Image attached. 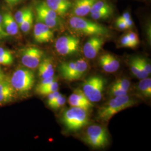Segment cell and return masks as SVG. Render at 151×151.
Listing matches in <instances>:
<instances>
[{
  "label": "cell",
  "mask_w": 151,
  "mask_h": 151,
  "mask_svg": "<svg viewBox=\"0 0 151 151\" xmlns=\"http://www.w3.org/2000/svg\"><path fill=\"white\" fill-rule=\"evenodd\" d=\"M37 20L47 25L50 29L57 27L60 25V20L58 15L49 8L45 2H42L35 6Z\"/></svg>",
  "instance_id": "cell-8"
},
{
  "label": "cell",
  "mask_w": 151,
  "mask_h": 151,
  "mask_svg": "<svg viewBox=\"0 0 151 151\" xmlns=\"http://www.w3.org/2000/svg\"><path fill=\"white\" fill-rule=\"evenodd\" d=\"M116 24L117 27H118L119 29H120V30H125V29H128V27L126 25V24H125V22L124 20H121L119 18L117 19V20L116 22Z\"/></svg>",
  "instance_id": "cell-37"
},
{
  "label": "cell",
  "mask_w": 151,
  "mask_h": 151,
  "mask_svg": "<svg viewBox=\"0 0 151 151\" xmlns=\"http://www.w3.org/2000/svg\"><path fill=\"white\" fill-rule=\"evenodd\" d=\"M38 67V75L40 78L44 79L54 76V67L50 59L45 58L42 60Z\"/></svg>",
  "instance_id": "cell-19"
},
{
  "label": "cell",
  "mask_w": 151,
  "mask_h": 151,
  "mask_svg": "<svg viewBox=\"0 0 151 151\" xmlns=\"http://www.w3.org/2000/svg\"><path fill=\"white\" fill-rule=\"evenodd\" d=\"M54 37L53 32L47 25L38 22L34 27V38L36 42L45 43L51 41Z\"/></svg>",
  "instance_id": "cell-13"
},
{
  "label": "cell",
  "mask_w": 151,
  "mask_h": 151,
  "mask_svg": "<svg viewBox=\"0 0 151 151\" xmlns=\"http://www.w3.org/2000/svg\"><path fill=\"white\" fill-rule=\"evenodd\" d=\"M69 23L70 27L76 32L85 35L104 36L109 32L105 27L82 17L73 16L70 18Z\"/></svg>",
  "instance_id": "cell-4"
},
{
  "label": "cell",
  "mask_w": 151,
  "mask_h": 151,
  "mask_svg": "<svg viewBox=\"0 0 151 151\" xmlns=\"http://www.w3.org/2000/svg\"><path fill=\"white\" fill-rule=\"evenodd\" d=\"M120 43L122 47L127 48H132V45L127 34L124 35L120 39Z\"/></svg>",
  "instance_id": "cell-36"
},
{
  "label": "cell",
  "mask_w": 151,
  "mask_h": 151,
  "mask_svg": "<svg viewBox=\"0 0 151 151\" xmlns=\"http://www.w3.org/2000/svg\"><path fill=\"white\" fill-rule=\"evenodd\" d=\"M3 78H4V77H0V80H2V79H3Z\"/></svg>",
  "instance_id": "cell-42"
},
{
  "label": "cell",
  "mask_w": 151,
  "mask_h": 151,
  "mask_svg": "<svg viewBox=\"0 0 151 151\" xmlns=\"http://www.w3.org/2000/svg\"><path fill=\"white\" fill-rule=\"evenodd\" d=\"M113 10H107L103 11H97L95 12L91 13V16L94 20H101L108 19L112 14Z\"/></svg>",
  "instance_id": "cell-28"
},
{
  "label": "cell",
  "mask_w": 151,
  "mask_h": 151,
  "mask_svg": "<svg viewBox=\"0 0 151 151\" xmlns=\"http://www.w3.org/2000/svg\"><path fill=\"white\" fill-rule=\"evenodd\" d=\"M130 86V81L125 78H120L115 81L110 87H115V88H118L126 91H129V87Z\"/></svg>",
  "instance_id": "cell-26"
},
{
  "label": "cell",
  "mask_w": 151,
  "mask_h": 151,
  "mask_svg": "<svg viewBox=\"0 0 151 151\" xmlns=\"http://www.w3.org/2000/svg\"><path fill=\"white\" fill-rule=\"evenodd\" d=\"M88 111L83 109L71 106L62 114L60 120L68 132H75L89 124Z\"/></svg>",
  "instance_id": "cell-2"
},
{
  "label": "cell",
  "mask_w": 151,
  "mask_h": 151,
  "mask_svg": "<svg viewBox=\"0 0 151 151\" xmlns=\"http://www.w3.org/2000/svg\"><path fill=\"white\" fill-rule=\"evenodd\" d=\"M43 52L37 47H28L22 50L21 56L22 64L27 68L35 69L42 60Z\"/></svg>",
  "instance_id": "cell-10"
},
{
  "label": "cell",
  "mask_w": 151,
  "mask_h": 151,
  "mask_svg": "<svg viewBox=\"0 0 151 151\" xmlns=\"http://www.w3.org/2000/svg\"><path fill=\"white\" fill-rule=\"evenodd\" d=\"M57 52L62 55H68L77 52L80 47V40L72 35L62 36L55 42Z\"/></svg>",
  "instance_id": "cell-9"
},
{
  "label": "cell",
  "mask_w": 151,
  "mask_h": 151,
  "mask_svg": "<svg viewBox=\"0 0 151 151\" xmlns=\"http://www.w3.org/2000/svg\"><path fill=\"white\" fill-rule=\"evenodd\" d=\"M88 69L87 62L85 60H76L62 63L59 67L60 75L67 81H73L81 78Z\"/></svg>",
  "instance_id": "cell-6"
},
{
  "label": "cell",
  "mask_w": 151,
  "mask_h": 151,
  "mask_svg": "<svg viewBox=\"0 0 151 151\" xmlns=\"http://www.w3.org/2000/svg\"><path fill=\"white\" fill-rule=\"evenodd\" d=\"M55 81V78L54 77V76L42 79L41 81L39 82V83L36 87L35 91H37L38 90H41L42 88H44L48 86L50 83H52L53 82Z\"/></svg>",
  "instance_id": "cell-29"
},
{
  "label": "cell",
  "mask_w": 151,
  "mask_h": 151,
  "mask_svg": "<svg viewBox=\"0 0 151 151\" xmlns=\"http://www.w3.org/2000/svg\"><path fill=\"white\" fill-rule=\"evenodd\" d=\"M104 44V39L99 36H92L85 44L83 48L84 55L88 59L95 58Z\"/></svg>",
  "instance_id": "cell-11"
},
{
  "label": "cell",
  "mask_w": 151,
  "mask_h": 151,
  "mask_svg": "<svg viewBox=\"0 0 151 151\" xmlns=\"http://www.w3.org/2000/svg\"><path fill=\"white\" fill-rule=\"evenodd\" d=\"M120 19L121 20H128V19H131V16L130 15L129 12H124V14L119 17Z\"/></svg>",
  "instance_id": "cell-39"
},
{
  "label": "cell",
  "mask_w": 151,
  "mask_h": 151,
  "mask_svg": "<svg viewBox=\"0 0 151 151\" xmlns=\"http://www.w3.org/2000/svg\"><path fill=\"white\" fill-rule=\"evenodd\" d=\"M30 10L32 9L29 7H24L21 10L16 12L14 15V19L19 25L24 20V19L27 16L29 12L30 11Z\"/></svg>",
  "instance_id": "cell-27"
},
{
  "label": "cell",
  "mask_w": 151,
  "mask_h": 151,
  "mask_svg": "<svg viewBox=\"0 0 151 151\" xmlns=\"http://www.w3.org/2000/svg\"><path fill=\"white\" fill-rule=\"evenodd\" d=\"M135 58L139 62V63L142 66V67L144 68V70L147 73V74L148 75H150L151 73V64L145 58L138 57H135Z\"/></svg>",
  "instance_id": "cell-31"
},
{
  "label": "cell",
  "mask_w": 151,
  "mask_h": 151,
  "mask_svg": "<svg viewBox=\"0 0 151 151\" xmlns=\"http://www.w3.org/2000/svg\"><path fill=\"white\" fill-rule=\"evenodd\" d=\"M138 90L140 94L145 97L151 96V78L146 77L141 79L138 84Z\"/></svg>",
  "instance_id": "cell-21"
},
{
  "label": "cell",
  "mask_w": 151,
  "mask_h": 151,
  "mask_svg": "<svg viewBox=\"0 0 151 151\" xmlns=\"http://www.w3.org/2000/svg\"><path fill=\"white\" fill-rule=\"evenodd\" d=\"M0 77H4L2 73V72H1V68H0Z\"/></svg>",
  "instance_id": "cell-41"
},
{
  "label": "cell",
  "mask_w": 151,
  "mask_h": 151,
  "mask_svg": "<svg viewBox=\"0 0 151 151\" xmlns=\"http://www.w3.org/2000/svg\"><path fill=\"white\" fill-rule=\"evenodd\" d=\"M68 103L70 106L77 107L85 109L87 111L93 107V105L88 100L81 89L77 88L70 94L68 99Z\"/></svg>",
  "instance_id": "cell-12"
},
{
  "label": "cell",
  "mask_w": 151,
  "mask_h": 151,
  "mask_svg": "<svg viewBox=\"0 0 151 151\" xmlns=\"http://www.w3.org/2000/svg\"><path fill=\"white\" fill-rule=\"evenodd\" d=\"M82 139L94 149H103L109 144V135L108 130L104 126L93 124L85 130Z\"/></svg>",
  "instance_id": "cell-3"
},
{
  "label": "cell",
  "mask_w": 151,
  "mask_h": 151,
  "mask_svg": "<svg viewBox=\"0 0 151 151\" xmlns=\"http://www.w3.org/2000/svg\"><path fill=\"white\" fill-rule=\"evenodd\" d=\"M128 91H126L120 88H115L112 87H110V89L109 90V95L112 97L126 95L128 94Z\"/></svg>",
  "instance_id": "cell-30"
},
{
  "label": "cell",
  "mask_w": 151,
  "mask_h": 151,
  "mask_svg": "<svg viewBox=\"0 0 151 151\" xmlns=\"http://www.w3.org/2000/svg\"><path fill=\"white\" fill-rule=\"evenodd\" d=\"M62 95H63L61 94L60 92H58V91L49 93V95H47V96H48V100H47L48 105L49 106L50 104L54 103L55 100H57L59 97H60Z\"/></svg>",
  "instance_id": "cell-34"
},
{
  "label": "cell",
  "mask_w": 151,
  "mask_h": 151,
  "mask_svg": "<svg viewBox=\"0 0 151 151\" xmlns=\"http://www.w3.org/2000/svg\"><path fill=\"white\" fill-rule=\"evenodd\" d=\"M124 22H125L126 25H127V27H128V29L130 28V27H132V26L133 25V20L131 19L126 20H124Z\"/></svg>",
  "instance_id": "cell-40"
},
{
  "label": "cell",
  "mask_w": 151,
  "mask_h": 151,
  "mask_svg": "<svg viewBox=\"0 0 151 151\" xmlns=\"http://www.w3.org/2000/svg\"><path fill=\"white\" fill-rule=\"evenodd\" d=\"M127 35L129 39L132 48H135L139 43V40L137 34L135 32H130L127 34Z\"/></svg>",
  "instance_id": "cell-33"
},
{
  "label": "cell",
  "mask_w": 151,
  "mask_h": 151,
  "mask_svg": "<svg viewBox=\"0 0 151 151\" xmlns=\"http://www.w3.org/2000/svg\"><path fill=\"white\" fill-rule=\"evenodd\" d=\"M66 103V98L63 95L59 97L57 100H55L54 103L50 104L49 106L53 109H57L65 105Z\"/></svg>",
  "instance_id": "cell-32"
},
{
  "label": "cell",
  "mask_w": 151,
  "mask_h": 151,
  "mask_svg": "<svg viewBox=\"0 0 151 151\" xmlns=\"http://www.w3.org/2000/svg\"><path fill=\"white\" fill-rule=\"evenodd\" d=\"M136 101L127 95L112 97V99L100 107L97 119L101 122L108 123L114 116L119 112L135 105Z\"/></svg>",
  "instance_id": "cell-1"
},
{
  "label": "cell",
  "mask_w": 151,
  "mask_h": 151,
  "mask_svg": "<svg viewBox=\"0 0 151 151\" xmlns=\"http://www.w3.org/2000/svg\"><path fill=\"white\" fill-rule=\"evenodd\" d=\"M58 88H59L58 83H57V81H55L53 82L52 83H50L48 86L42 88L41 90H38L36 92L40 95L47 96L50 93L58 91Z\"/></svg>",
  "instance_id": "cell-24"
},
{
  "label": "cell",
  "mask_w": 151,
  "mask_h": 151,
  "mask_svg": "<svg viewBox=\"0 0 151 151\" xmlns=\"http://www.w3.org/2000/svg\"><path fill=\"white\" fill-rule=\"evenodd\" d=\"M2 23L6 32L9 36L15 35L19 32V25L10 12H5L2 15Z\"/></svg>",
  "instance_id": "cell-16"
},
{
  "label": "cell",
  "mask_w": 151,
  "mask_h": 151,
  "mask_svg": "<svg viewBox=\"0 0 151 151\" xmlns=\"http://www.w3.org/2000/svg\"><path fill=\"white\" fill-rule=\"evenodd\" d=\"M106 81L100 76H92L87 78L82 84V91L91 103L101 100Z\"/></svg>",
  "instance_id": "cell-5"
},
{
  "label": "cell",
  "mask_w": 151,
  "mask_h": 151,
  "mask_svg": "<svg viewBox=\"0 0 151 151\" xmlns=\"http://www.w3.org/2000/svg\"><path fill=\"white\" fill-rule=\"evenodd\" d=\"M15 91L10 82L5 80L4 78L1 80L0 103H7L10 101L14 96Z\"/></svg>",
  "instance_id": "cell-18"
},
{
  "label": "cell",
  "mask_w": 151,
  "mask_h": 151,
  "mask_svg": "<svg viewBox=\"0 0 151 151\" xmlns=\"http://www.w3.org/2000/svg\"><path fill=\"white\" fill-rule=\"evenodd\" d=\"M49 8L59 15H63L70 9L72 4L68 0H46Z\"/></svg>",
  "instance_id": "cell-17"
},
{
  "label": "cell",
  "mask_w": 151,
  "mask_h": 151,
  "mask_svg": "<svg viewBox=\"0 0 151 151\" xmlns=\"http://www.w3.org/2000/svg\"><path fill=\"white\" fill-rule=\"evenodd\" d=\"M34 20V15L32 10L29 12L27 16L25 17L22 23L19 25L22 32H28L32 27Z\"/></svg>",
  "instance_id": "cell-23"
},
{
  "label": "cell",
  "mask_w": 151,
  "mask_h": 151,
  "mask_svg": "<svg viewBox=\"0 0 151 151\" xmlns=\"http://www.w3.org/2000/svg\"><path fill=\"white\" fill-rule=\"evenodd\" d=\"M111 9H112L110 5H109L108 3L101 1H97L92 6L90 12L93 13L97 11L107 10H111Z\"/></svg>",
  "instance_id": "cell-25"
},
{
  "label": "cell",
  "mask_w": 151,
  "mask_h": 151,
  "mask_svg": "<svg viewBox=\"0 0 151 151\" xmlns=\"http://www.w3.org/2000/svg\"><path fill=\"white\" fill-rule=\"evenodd\" d=\"M98 0H76L73 7L75 16L83 17L90 12L92 6Z\"/></svg>",
  "instance_id": "cell-15"
},
{
  "label": "cell",
  "mask_w": 151,
  "mask_h": 151,
  "mask_svg": "<svg viewBox=\"0 0 151 151\" xmlns=\"http://www.w3.org/2000/svg\"><path fill=\"white\" fill-rule=\"evenodd\" d=\"M129 65L132 73L138 79L141 80L148 77L149 75L147 74L142 66L139 63L135 57L130 59Z\"/></svg>",
  "instance_id": "cell-20"
},
{
  "label": "cell",
  "mask_w": 151,
  "mask_h": 151,
  "mask_svg": "<svg viewBox=\"0 0 151 151\" xmlns=\"http://www.w3.org/2000/svg\"><path fill=\"white\" fill-rule=\"evenodd\" d=\"M9 37L8 34L6 32L2 23V15L0 13V39H4Z\"/></svg>",
  "instance_id": "cell-35"
},
{
  "label": "cell",
  "mask_w": 151,
  "mask_h": 151,
  "mask_svg": "<svg viewBox=\"0 0 151 151\" xmlns=\"http://www.w3.org/2000/svg\"><path fill=\"white\" fill-rule=\"evenodd\" d=\"M35 82V76L32 70L20 68L15 70L11 76V85L15 90L22 93L31 90Z\"/></svg>",
  "instance_id": "cell-7"
},
{
  "label": "cell",
  "mask_w": 151,
  "mask_h": 151,
  "mask_svg": "<svg viewBox=\"0 0 151 151\" xmlns=\"http://www.w3.org/2000/svg\"><path fill=\"white\" fill-rule=\"evenodd\" d=\"M6 4L10 7H14L19 3H20L23 0H4Z\"/></svg>",
  "instance_id": "cell-38"
},
{
  "label": "cell",
  "mask_w": 151,
  "mask_h": 151,
  "mask_svg": "<svg viewBox=\"0 0 151 151\" xmlns=\"http://www.w3.org/2000/svg\"><path fill=\"white\" fill-rule=\"evenodd\" d=\"M99 64L103 70L108 73H113L119 70L120 62L114 55L109 53L101 55L99 60Z\"/></svg>",
  "instance_id": "cell-14"
},
{
  "label": "cell",
  "mask_w": 151,
  "mask_h": 151,
  "mask_svg": "<svg viewBox=\"0 0 151 151\" xmlns=\"http://www.w3.org/2000/svg\"><path fill=\"white\" fill-rule=\"evenodd\" d=\"M14 61V57L11 52L7 49L0 47V65H10Z\"/></svg>",
  "instance_id": "cell-22"
}]
</instances>
